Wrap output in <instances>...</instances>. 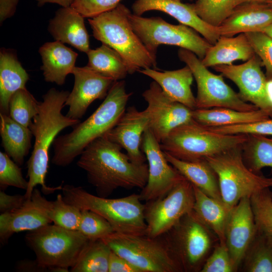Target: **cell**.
<instances>
[{
  "label": "cell",
  "instance_id": "cell-1",
  "mask_svg": "<svg viewBox=\"0 0 272 272\" xmlns=\"http://www.w3.org/2000/svg\"><path fill=\"white\" fill-rule=\"evenodd\" d=\"M80 156L77 165L100 197H107L119 188L143 189L147 184L148 164L132 162L120 146L105 135L89 144Z\"/></svg>",
  "mask_w": 272,
  "mask_h": 272
},
{
  "label": "cell",
  "instance_id": "cell-2",
  "mask_svg": "<svg viewBox=\"0 0 272 272\" xmlns=\"http://www.w3.org/2000/svg\"><path fill=\"white\" fill-rule=\"evenodd\" d=\"M70 94L67 91H59L52 88L42 96L38 112L29 126L35 142L31 156L27 163L28 185L24 194L27 200L31 199L32 192L37 185L41 186L44 194L61 190L62 186L49 187L45 179L47 173L49 150L56 135L67 127H74L80 119L64 115L61 110Z\"/></svg>",
  "mask_w": 272,
  "mask_h": 272
},
{
  "label": "cell",
  "instance_id": "cell-3",
  "mask_svg": "<svg viewBox=\"0 0 272 272\" xmlns=\"http://www.w3.org/2000/svg\"><path fill=\"white\" fill-rule=\"evenodd\" d=\"M131 94L126 92L124 81H115L92 115L73 127L71 132L55 138L52 144V163L60 167L68 166L89 144L112 129L125 111Z\"/></svg>",
  "mask_w": 272,
  "mask_h": 272
},
{
  "label": "cell",
  "instance_id": "cell-4",
  "mask_svg": "<svg viewBox=\"0 0 272 272\" xmlns=\"http://www.w3.org/2000/svg\"><path fill=\"white\" fill-rule=\"evenodd\" d=\"M130 11L120 4L114 9L88 19L94 37L116 50L125 61L129 74L141 70H156L152 56L134 31L129 20Z\"/></svg>",
  "mask_w": 272,
  "mask_h": 272
},
{
  "label": "cell",
  "instance_id": "cell-5",
  "mask_svg": "<svg viewBox=\"0 0 272 272\" xmlns=\"http://www.w3.org/2000/svg\"><path fill=\"white\" fill-rule=\"evenodd\" d=\"M64 201L80 210L93 211L104 218L114 232L121 234L145 235V204L140 194H132L118 198H109L93 195L82 187L66 184L62 186Z\"/></svg>",
  "mask_w": 272,
  "mask_h": 272
},
{
  "label": "cell",
  "instance_id": "cell-6",
  "mask_svg": "<svg viewBox=\"0 0 272 272\" xmlns=\"http://www.w3.org/2000/svg\"><path fill=\"white\" fill-rule=\"evenodd\" d=\"M248 138V134L216 132L192 119L173 129L160 147L163 152L178 159L192 161L242 146Z\"/></svg>",
  "mask_w": 272,
  "mask_h": 272
},
{
  "label": "cell",
  "instance_id": "cell-7",
  "mask_svg": "<svg viewBox=\"0 0 272 272\" xmlns=\"http://www.w3.org/2000/svg\"><path fill=\"white\" fill-rule=\"evenodd\" d=\"M25 240L37 263L55 272L69 271L90 241L78 230L50 224L29 231Z\"/></svg>",
  "mask_w": 272,
  "mask_h": 272
},
{
  "label": "cell",
  "instance_id": "cell-8",
  "mask_svg": "<svg viewBox=\"0 0 272 272\" xmlns=\"http://www.w3.org/2000/svg\"><path fill=\"white\" fill-rule=\"evenodd\" d=\"M242 146L206 159L218 177L222 200L230 209L242 198L272 186V178L259 175L246 165Z\"/></svg>",
  "mask_w": 272,
  "mask_h": 272
},
{
  "label": "cell",
  "instance_id": "cell-9",
  "mask_svg": "<svg viewBox=\"0 0 272 272\" xmlns=\"http://www.w3.org/2000/svg\"><path fill=\"white\" fill-rule=\"evenodd\" d=\"M161 236L182 271L187 272L200 271L214 240L218 241L193 211Z\"/></svg>",
  "mask_w": 272,
  "mask_h": 272
},
{
  "label": "cell",
  "instance_id": "cell-10",
  "mask_svg": "<svg viewBox=\"0 0 272 272\" xmlns=\"http://www.w3.org/2000/svg\"><path fill=\"white\" fill-rule=\"evenodd\" d=\"M110 249L141 272H178L182 270L162 237L113 233L102 239Z\"/></svg>",
  "mask_w": 272,
  "mask_h": 272
},
{
  "label": "cell",
  "instance_id": "cell-11",
  "mask_svg": "<svg viewBox=\"0 0 272 272\" xmlns=\"http://www.w3.org/2000/svg\"><path fill=\"white\" fill-rule=\"evenodd\" d=\"M128 18L134 31L156 60L157 49L161 44L187 49L201 60L212 45L192 28L170 24L160 17L146 18L131 12Z\"/></svg>",
  "mask_w": 272,
  "mask_h": 272
},
{
  "label": "cell",
  "instance_id": "cell-12",
  "mask_svg": "<svg viewBox=\"0 0 272 272\" xmlns=\"http://www.w3.org/2000/svg\"><path fill=\"white\" fill-rule=\"evenodd\" d=\"M179 59L191 70L197 85L196 109L224 107L241 111H250L258 108L244 101L224 81L223 76L211 72L194 53L180 48Z\"/></svg>",
  "mask_w": 272,
  "mask_h": 272
},
{
  "label": "cell",
  "instance_id": "cell-13",
  "mask_svg": "<svg viewBox=\"0 0 272 272\" xmlns=\"http://www.w3.org/2000/svg\"><path fill=\"white\" fill-rule=\"evenodd\" d=\"M194 201L193 185L184 177L164 197L146 202V235L154 238L167 232L193 211Z\"/></svg>",
  "mask_w": 272,
  "mask_h": 272
},
{
  "label": "cell",
  "instance_id": "cell-14",
  "mask_svg": "<svg viewBox=\"0 0 272 272\" xmlns=\"http://www.w3.org/2000/svg\"><path fill=\"white\" fill-rule=\"evenodd\" d=\"M141 150L148 161L149 174L140 196L142 201L148 202L165 196L184 177L167 160L149 127L142 135Z\"/></svg>",
  "mask_w": 272,
  "mask_h": 272
},
{
  "label": "cell",
  "instance_id": "cell-15",
  "mask_svg": "<svg viewBox=\"0 0 272 272\" xmlns=\"http://www.w3.org/2000/svg\"><path fill=\"white\" fill-rule=\"evenodd\" d=\"M142 96L147 103L149 128L160 143L173 129L193 119V110L172 100L155 81Z\"/></svg>",
  "mask_w": 272,
  "mask_h": 272
},
{
  "label": "cell",
  "instance_id": "cell-16",
  "mask_svg": "<svg viewBox=\"0 0 272 272\" xmlns=\"http://www.w3.org/2000/svg\"><path fill=\"white\" fill-rule=\"evenodd\" d=\"M260 62L259 58L255 54L241 64H222L213 67L237 85L238 94L242 100L268 112L272 117V107L266 91L267 80L261 69Z\"/></svg>",
  "mask_w": 272,
  "mask_h": 272
},
{
  "label": "cell",
  "instance_id": "cell-17",
  "mask_svg": "<svg viewBox=\"0 0 272 272\" xmlns=\"http://www.w3.org/2000/svg\"><path fill=\"white\" fill-rule=\"evenodd\" d=\"M72 74L74 76V85L64 103V106H69L66 115L80 119L94 101L105 98L115 81L87 65L75 66Z\"/></svg>",
  "mask_w": 272,
  "mask_h": 272
},
{
  "label": "cell",
  "instance_id": "cell-18",
  "mask_svg": "<svg viewBox=\"0 0 272 272\" xmlns=\"http://www.w3.org/2000/svg\"><path fill=\"white\" fill-rule=\"evenodd\" d=\"M257 231L250 197H244L231 209L225 232V243L237 269Z\"/></svg>",
  "mask_w": 272,
  "mask_h": 272
},
{
  "label": "cell",
  "instance_id": "cell-19",
  "mask_svg": "<svg viewBox=\"0 0 272 272\" xmlns=\"http://www.w3.org/2000/svg\"><path fill=\"white\" fill-rule=\"evenodd\" d=\"M149 124L145 110L139 111L134 106L129 107L116 125L104 135L123 148L132 162L143 164L146 158L141 150L142 139Z\"/></svg>",
  "mask_w": 272,
  "mask_h": 272
},
{
  "label": "cell",
  "instance_id": "cell-20",
  "mask_svg": "<svg viewBox=\"0 0 272 272\" xmlns=\"http://www.w3.org/2000/svg\"><path fill=\"white\" fill-rule=\"evenodd\" d=\"M131 9L133 14L139 16L150 11L164 12L180 24L194 29L212 45L221 36L219 27L203 21L195 12L192 4H184L179 0H135Z\"/></svg>",
  "mask_w": 272,
  "mask_h": 272
},
{
  "label": "cell",
  "instance_id": "cell-21",
  "mask_svg": "<svg viewBox=\"0 0 272 272\" xmlns=\"http://www.w3.org/2000/svg\"><path fill=\"white\" fill-rule=\"evenodd\" d=\"M272 24V7L265 3H246L236 6L219 27L221 36L233 37L250 32H261Z\"/></svg>",
  "mask_w": 272,
  "mask_h": 272
},
{
  "label": "cell",
  "instance_id": "cell-22",
  "mask_svg": "<svg viewBox=\"0 0 272 272\" xmlns=\"http://www.w3.org/2000/svg\"><path fill=\"white\" fill-rule=\"evenodd\" d=\"M48 30L55 41L70 44L85 53L90 49L84 18L72 7L58 9L49 21Z\"/></svg>",
  "mask_w": 272,
  "mask_h": 272
},
{
  "label": "cell",
  "instance_id": "cell-23",
  "mask_svg": "<svg viewBox=\"0 0 272 272\" xmlns=\"http://www.w3.org/2000/svg\"><path fill=\"white\" fill-rule=\"evenodd\" d=\"M139 72L152 79L172 100L182 104L191 110L196 109L195 97L191 90L194 77L187 65L173 71L160 72L147 68Z\"/></svg>",
  "mask_w": 272,
  "mask_h": 272
},
{
  "label": "cell",
  "instance_id": "cell-24",
  "mask_svg": "<svg viewBox=\"0 0 272 272\" xmlns=\"http://www.w3.org/2000/svg\"><path fill=\"white\" fill-rule=\"evenodd\" d=\"M44 80L57 85L64 84L66 76L72 74L78 54L62 43L46 42L39 49Z\"/></svg>",
  "mask_w": 272,
  "mask_h": 272
},
{
  "label": "cell",
  "instance_id": "cell-25",
  "mask_svg": "<svg viewBox=\"0 0 272 272\" xmlns=\"http://www.w3.org/2000/svg\"><path fill=\"white\" fill-rule=\"evenodd\" d=\"M51 223L34 205L31 199L26 200L20 208L1 214V242L6 243L15 233L34 231Z\"/></svg>",
  "mask_w": 272,
  "mask_h": 272
},
{
  "label": "cell",
  "instance_id": "cell-26",
  "mask_svg": "<svg viewBox=\"0 0 272 272\" xmlns=\"http://www.w3.org/2000/svg\"><path fill=\"white\" fill-rule=\"evenodd\" d=\"M29 77L16 54L9 49L0 51V113L9 115V102L19 90L26 88Z\"/></svg>",
  "mask_w": 272,
  "mask_h": 272
},
{
  "label": "cell",
  "instance_id": "cell-27",
  "mask_svg": "<svg viewBox=\"0 0 272 272\" xmlns=\"http://www.w3.org/2000/svg\"><path fill=\"white\" fill-rule=\"evenodd\" d=\"M255 54L245 33L236 37L221 36L207 50L201 59L206 67L231 65L236 60L247 61Z\"/></svg>",
  "mask_w": 272,
  "mask_h": 272
},
{
  "label": "cell",
  "instance_id": "cell-28",
  "mask_svg": "<svg viewBox=\"0 0 272 272\" xmlns=\"http://www.w3.org/2000/svg\"><path fill=\"white\" fill-rule=\"evenodd\" d=\"M164 153L168 162L193 185L208 195L222 201L218 177L206 159L183 161Z\"/></svg>",
  "mask_w": 272,
  "mask_h": 272
},
{
  "label": "cell",
  "instance_id": "cell-29",
  "mask_svg": "<svg viewBox=\"0 0 272 272\" xmlns=\"http://www.w3.org/2000/svg\"><path fill=\"white\" fill-rule=\"evenodd\" d=\"M193 187L195 197L193 212L212 231L219 242L225 243V228L231 209L222 201L208 195L194 185Z\"/></svg>",
  "mask_w": 272,
  "mask_h": 272
},
{
  "label": "cell",
  "instance_id": "cell-30",
  "mask_svg": "<svg viewBox=\"0 0 272 272\" xmlns=\"http://www.w3.org/2000/svg\"><path fill=\"white\" fill-rule=\"evenodd\" d=\"M271 114L263 109L241 111L233 109L216 107L195 109L192 119L207 127H218L240 124L267 119Z\"/></svg>",
  "mask_w": 272,
  "mask_h": 272
},
{
  "label": "cell",
  "instance_id": "cell-31",
  "mask_svg": "<svg viewBox=\"0 0 272 272\" xmlns=\"http://www.w3.org/2000/svg\"><path fill=\"white\" fill-rule=\"evenodd\" d=\"M0 134L5 153L18 165H23L31 148L33 135L29 127L18 123L9 115L0 113Z\"/></svg>",
  "mask_w": 272,
  "mask_h": 272
},
{
  "label": "cell",
  "instance_id": "cell-32",
  "mask_svg": "<svg viewBox=\"0 0 272 272\" xmlns=\"http://www.w3.org/2000/svg\"><path fill=\"white\" fill-rule=\"evenodd\" d=\"M31 199L34 205L54 224L70 230H78L81 211L76 207L66 203L62 195L57 194L55 200L50 201L35 188Z\"/></svg>",
  "mask_w": 272,
  "mask_h": 272
},
{
  "label": "cell",
  "instance_id": "cell-33",
  "mask_svg": "<svg viewBox=\"0 0 272 272\" xmlns=\"http://www.w3.org/2000/svg\"><path fill=\"white\" fill-rule=\"evenodd\" d=\"M89 67L114 81L123 80L128 74L127 65L121 55L114 49L102 44L87 53Z\"/></svg>",
  "mask_w": 272,
  "mask_h": 272
},
{
  "label": "cell",
  "instance_id": "cell-34",
  "mask_svg": "<svg viewBox=\"0 0 272 272\" xmlns=\"http://www.w3.org/2000/svg\"><path fill=\"white\" fill-rule=\"evenodd\" d=\"M241 264L244 271L272 272V237L257 231Z\"/></svg>",
  "mask_w": 272,
  "mask_h": 272
},
{
  "label": "cell",
  "instance_id": "cell-35",
  "mask_svg": "<svg viewBox=\"0 0 272 272\" xmlns=\"http://www.w3.org/2000/svg\"><path fill=\"white\" fill-rule=\"evenodd\" d=\"M111 250L102 239L90 240L75 264L72 272H108Z\"/></svg>",
  "mask_w": 272,
  "mask_h": 272
},
{
  "label": "cell",
  "instance_id": "cell-36",
  "mask_svg": "<svg viewBox=\"0 0 272 272\" xmlns=\"http://www.w3.org/2000/svg\"><path fill=\"white\" fill-rule=\"evenodd\" d=\"M248 135V140L242 146L246 165L257 173L264 167L272 169V139L262 135Z\"/></svg>",
  "mask_w": 272,
  "mask_h": 272
},
{
  "label": "cell",
  "instance_id": "cell-37",
  "mask_svg": "<svg viewBox=\"0 0 272 272\" xmlns=\"http://www.w3.org/2000/svg\"><path fill=\"white\" fill-rule=\"evenodd\" d=\"M192 4L203 21L216 27L223 23L236 7L235 0H195Z\"/></svg>",
  "mask_w": 272,
  "mask_h": 272
},
{
  "label": "cell",
  "instance_id": "cell-38",
  "mask_svg": "<svg viewBox=\"0 0 272 272\" xmlns=\"http://www.w3.org/2000/svg\"><path fill=\"white\" fill-rule=\"evenodd\" d=\"M39 103L26 88L19 90L10 98L9 116L21 124L29 127L38 112Z\"/></svg>",
  "mask_w": 272,
  "mask_h": 272
},
{
  "label": "cell",
  "instance_id": "cell-39",
  "mask_svg": "<svg viewBox=\"0 0 272 272\" xmlns=\"http://www.w3.org/2000/svg\"><path fill=\"white\" fill-rule=\"evenodd\" d=\"M250 199L257 231L272 237V197L270 188L255 193Z\"/></svg>",
  "mask_w": 272,
  "mask_h": 272
},
{
  "label": "cell",
  "instance_id": "cell-40",
  "mask_svg": "<svg viewBox=\"0 0 272 272\" xmlns=\"http://www.w3.org/2000/svg\"><path fill=\"white\" fill-rule=\"evenodd\" d=\"M78 231L89 240L102 239L114 233L110 224L102 216L90 210H81Z\"/></svg>",
  "mask_w": 272,
  "mask_h": 272
},
{
  "label": "cell",
  "instance_id": "cell-41",
  "mask_svg": "<svg viewBox=\"0 0 272 272\" xmlns=\"http://www.w3.org/2000/svg\"><path fill=\"white\" fill-rule=\"evenodd\" d=\"M28 181L24 178L21 168L4 152H0V186L4 190L8 186L26 190Z\"/></svg>",
  "mask_w": 272,
  "mask_h": 272
},
{
  "label": "cell",
  "instance_id": "cell-42",
  "mask_svg": "<svg viewBox=\"0 0 272 272\" xmlns=\"http://www.w3.org/2000/svg\"><path fill=\"white\" fill-rule=\"evenodd\" d=\"M226 243L218 242L203 263L200 272L237 271Z\"/></svg>",
  "mask_w": 272,
  "mask_h": 272
},
{
  "label": "cell",
  "instance_id": "cell-43",
  "mask_svg": "<svg viewBox=\"0 0 272 272\" xmlns=\"http://www.w3.org/2000/svg\"><path fill=\"white\" fill-rule=\"evenodd\" d=\"M245 34L265 68L267 80H272V38L260 31L246 32Z\"/></svg>",
  "mask_w": 272,
  "mask_h": 272
},
{
  "label": "cell",
  "instance_id": "cell-44",
  "mask_svg": "<svg viewBox=\"0 0 272 272\" xmlns=\"http://www.w3.org/2000/svg\"><path fill=\"white\" fill-rule=\"evenodd\" d=\"M207 127L216 132L225 134L272 135V118L261 121L233 125Z\"/></svg>",
  "mask_w": 272,
  "mask_h": 272
},
{
  "label": "cell",
  "instance_id": "cell-45",
  "mask_svg": "<svg viewBox=\"0 0 272 272\" xmlns=\"http://www.w3.org/2000/svg\"><path fill=\"white\" fill-rule=\"evenodd\" d=\"M122 0H74L71 6L84 18H91L111 11Z\"/></svg>",
  "mask_w": 272,
  "mask_h": 272
},
{
  "label": "cell",
  "instance_id": "cell-46",
  "mask_svg": "<svg viewBox=\"0 0 272 272\" xmlns=\"http://www.w3.org/2000/svg\"><path fill=\"white\" fill-rule=\"evenodd\" d=\"M24 194L9 195L4 190L0 191V211L4 213L14 211L21 207L25 202Z\"/></svg>",
  "mask_w": 272,
  "mask_h": 272
},
{
  "label": "cell",
  "instance_id": "cell-47",
  "mask_svg": "<svg viewBox=\"0 0 272 272\" xmlns=\"http://www.w3.org/2000/svg\"><path fill=\"white\" fill-rule=\"evenodd\" d=\"M108 272H141L125 258L111 250L108 262Z\"/></svg>",
  "mask_w": 272,
  "mask_h": 272
},
{
  "label": "cell",
  "instance_id": "cell-48",
  "mask_svg": "<svg viewBox=\"0 0 272 272\" xmlns=\"http://www.w3.org/2000/svg\"><path fill=\"white\" fill-rule=\"evenodd\" d=\"M20 0H0V23L13 16Z\"/></svg>",
  "mask_w": 272,
  "mask_h": 272
},
{
  "label": "cell",
  "instance_id": "cell-49",
  "mask_svg": "<svg viewBox=\"0 0 272 272\" xmlns=\"http://www.w3.org/2000/svg\"><path fill=\"white\" fill-rule=\"evenodd\" d=\"M18 269L23 271H53L49 268L43 267L35 260H25L20 262L18 265Z\"/></svg>",
  "mask_w": 272,
  "mask_h": 272
},
{
  "label": "cell",
  "instance_id": "cell-50",
  "mask_svg": "<svg viewBox=\"0 0 272 272\" xmlns=\"http://www.w3.org/2000/svg\"><path fill=\"white\" fill-rule=\"evenodd\" d=\"M74 0H36L37 5L42 7L46 4H56L62 7H71Z\"/></svg>",
  "mask_w": 272,
  "mask_h": 272
},
{
  "label": "cell",
  "instance_id": "cell-51",
  "mask_svg": "<svg viewBox=\"0 0 272 272\" xmlns=\"http://www.w3.org/2000/svg\"><path fill=\"white\" fill-rule=\"evenodd\" d=\"M266 91L268 101L272 107V80L267 81Z\"/></svg>",
  "mask_w": 272,
  "mask_h": 272
},
{
  "label": "cell",
  "instance_id": "cell-52",
  "mask_svg": "<svg viewBox=\"0 0 272 272\" xmlns=\"http://www.w3.org/2000/svg\"><path fill=\"white\" fill-rule=\"evenodd\" d=\"M269 0H235L236 6L246 3H266Z\"/></svg>",
  "mask_w": 272,
  "mask_h": 272
},
{
  "label": "cell",
  "instance_id": "cell-53",
  "mask_svg": "<svg viewBox=\"0 0 272 272\" xmlns=\"http://www.w3.org/2000/svg\"><path fill=\"white\" fill-rule=\"evenodd\" d=\"M261 32L272 38V24L264 28Z\"/></svg>",
  "mask_w": 272,
  "mask_h": 272
},
{
  "label": "cell",
  "instance_id": "cell-54",
  "mask_svg": "<svg viewBox=\"0 0 272 272\" xmlns=\"http://www.w3.org/2000/svg\"><path fill=\"white\" fill-rule=\"evenodd\" d=\"M265 4H267L268 5L272 7V0L268 1L267 3Z\"/></svg>",
  "mask_w": 272,
  "mask_h": 272
},
{
  "label": "cell",
  "instance_id": "cell-55",
  "mask_svg": "<svg viewBox=\"0 0 272 272\" xmlns=\"http://www.w3.org/2000/svg\"><path fill=\"white\" fill-rule=\"evenodd\" d=\"M270 194L272 197V186L270 188Z\"/></svg>",
  "mask_w": 272,
  "mask_h": 272
},
{
  "label": "cell",
  "instance_id": "cell-56",
  "mask_svg": "<svg viewBox=\"0 0 272 272\" xmlns=\"http://www.w3.org/2000/svg\"><path fill=\"white\" fill-rule=\"evenodd\" d=\"M179 1H181V0H179ZM188 1H194V0H188Z\"/></svg>",
  "mask_w": 272,
  "mask_h": 272
}]
</instances>
